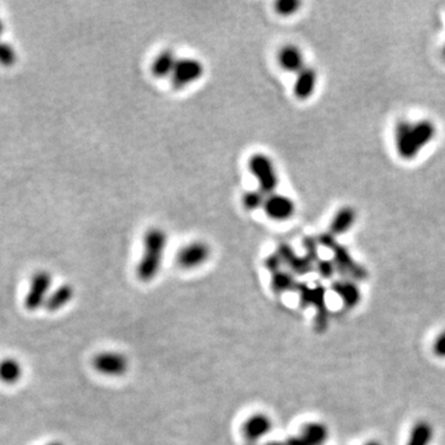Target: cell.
<instances>
[{
	"label": "cell",
	"instance_id": "cell-1",
	"mask_svg": "<svg viewBox=\"0 0 445 445\" xmlns=\"http://www.w3.org/2000/svg\"><path fill=\"white\" fill-rule=\"evenodd\" d=\"M167 235L160 228L150 229L144 238V252L138 263L136 274L142 282L153 281L159 274L164 260Z\"/></svg>",
	"mask_w": 445,
	"mask_h": 445
},
{
	"label": "cell",
	"instance_id": "cell-2",
	"mask_svg": "<svg viewBox=\"0 0 445 445\" xmlns=\"http://www.w3.org/2000/svg\"><path fill=\"white\" fill-rule=\"evenodd\" d=\"M317 240L319 245L332 251L336 270L345 276V279L353 281H364L367 279L365 268L355 261L348 249L340 244L334 235L329 232H322L321 235H318Z\"/></svg>",
	"mask_w": 445,
	"mask_h": 445
},
{
	"label": "cell",
	"instance_id": "cell-3",
	"mask_svg": "<svg viewBox=\"0 0 445 445\" xmlns=\"http://www.w3.org/2000/svg\"><path fill=\"white\" fill-rule=\"evenodd\" d=\"M249 171L259 183L265 195H272L279 186V175L272 160L265 153H254L249 160Z\"/></svg>",
	"mask_w": 445,
	"mask_h": 445
},
{
	"label": "cell",
	"instance_id": "cell-4",
	"mask_svg": "<svg viewBox=\"0 0 445 445\" xmlns=\"http://www.w3.org/2000/svg\"><path fill=\"white\" fill-rule=\"evenodd\" d=\"M52 287V276L47 271H39L31 279L29 291L25 297V307L35 312L45 307Z\"/></svg>",
	"mask_w": 445,
	"mask_h": 445
},
{
	"label": "cell",
	"instance_id": "cell-5",
	"mask_svg": "<svg viewBox=\"0 0 445 445\" xmlns=\"http://www.w3.org/2000/svg\"><path fill=\"white\" fill-rule=\"evenodd\" d=\"M91 365L100 375L108 378H119L128 371L129 360L122 353L107 350L98 353L91 360Z\"/></svg>",
	"mask_w": 445,
	"mask_h": 445
},
{
	"label": "cell",
	"instance_id": "cell-6",
	"mask_svg": "<svg viewBox=\"0 0 445 445\" xmlns=\"http://www.w3.org/2000/svg\"><path fill=\"white\" fill-rule=\"evenodd\" d=\"M204 74L203 63L195 58H180L171 74V85L175 89L189 86Z\"/></svg>",
	"mask_w": 445,
	"mask_h": 445
},
{
	"label": "cell",
	"instance_id": "cell-7",
	"mask_svg": "<svg viewBox=\"0 0 445 445\" xmlns=\"http://www.w3.org/2000/svg\"><path fill=\"white\" fill-rule=\"evenodd\" d=\"M210 257V248L203 241H192L177 252L176 261L183 270L199 268Z\"/></svg>",
	"mask_w": 445,
	"mask_h": 445
},
{
	"label": "cell",
	"instance_id": "cell-8",
	"mask_svg": "<svg viewBox=\"0 0 445 445\" xmlns=\"http://www.w3.org/2000/svg\"><path fill=\"white\" fill-rule=\"evenodd\" d=\"M263 209L270 219L283 221L292 218L296 213V204L287 195L272 193L266 197Z\"/></svg>",
	"mask_w": 445,
	"mask_h": 445
},
{
	"label": "cell",
	"instance_id": "cell-9",
	"mask_svg": "<svg viewBox=\"0 0 445 445\" xmlns=\"http://www.w3.org/2000/svg\"><path fill=\"white\" fill-rule=\"evenodd\" d=\"M274 427L272 420L265 413H254L245 420L241 427L243 437L250 443H255L271 432Z\"/></svg>",
	"mask_w": 445,
	"mask_h": 445
},
{
	"label": "cell",
	"instance_id": "cell-10",
	"mask_svg": "<svg viewBox=\"0 0 445 445\" xmlns=\"http://www.w3.org/2000/svg\"><path fill=\"white\" fill-rule=\"evenodd\" d=\"M276 254L280 257L282 263L286 265L287 268H291L294 274H311L312 271L314 270V266L308 257L305 255L299 257L296 254V251L293 250L292 246L286 244V243L279 245Z\"/></svg>",
	"mask_w": 445,
	"mask_h": 445
},
{
	"label": "cell",
	"instance_id": "cell-11",
	"mask_svg": "<svg viewBox=\"0 0 445 445\" xmlns=\"http://www.w3.org/2000/svg\"><path fill=\"white\" fill-rule=\"evenodd\" d=\"M411 128H412L411 122L401 120L397 122L396 130H395L397 153L404 160L413 159L418 155L412 142Z\"/></svg>",
	"mask_w": 445,
	"mask_h": 445
},
{
	"label": "cell",
	"instance_id": "cell-12",
	"mask_svg": "<svg viewBox=\"0 0 445 445\" xmlns=\"http://www.w3.org/2000/svg\"><path fill=\"white\" fill-rule=\"evenodd\" d=\"M277 61H279L281 68L286 72L299 74L301 69L305 67V57H303L302 51L296 45H291V43L285 45L279 51Z\"/></svg>",
	"mask_w": 445,
	"mask_h": 445
},
{
	"label": "cell",
	"instance_id": "cell-13",
	"mask_svg": "<svg viewBox=\"0 0 445 445\" xmlns=\"http://www.w3.org/2000/svg\"><path fill=\"white\" fill-rule=\"evenodd\" d=\"M317 72L313 68L305 67L301 69L293 85L294 96L301 100H305L311 97L317 86Z\"/></svg>",
	"mask_w": 445,
	"mask_h": 445
},
{
	"label": "cell",
	"instance_id": "cell-14",
	"mask_svg": "<svg viewBox=\"0 0 445 445\" xmlns=\"http://www.w3.org/2000/svg\"><path fill=\"white\" fill-rule=\"evenodd\" d=\"M301 294V301L303 305H314L317 308L318 314L328 313L325 308V288L323 286H316L311 288L305 283H299L297 290Z\"/></svg>",
	"mask_w": 445,
	"mask_h": 445
},
{
	"label": "cell",
	"instance_id": "cell-15",
	"mask_svg": "<svg viewBox=\"0 0 445 445\" xmlns=\"http://www.w3.org/2000/svg\"><path fill=\"white\" fill-rule=\"evenodd\" d=\"M332 287H333V291L340 297L345 307L354 308L359 305L361 301V292L354 281L348 280V279L336 281Z\"/></svg>",
	"mask_w": 445,
	"mask_h": 445
},
{
	"label": "cell",
	"instance_id": "cell-16",
	"mask_svg": "<svg viewBox=\"0 0 445 445\" xmlns=\"http://www.w3.org/2000/svg\"><path fill=\"white\" fill-rule=\"evenodd\" d=\"M176 63H177V58L175 56V52L171 49L164 50L155 57L151 65V74L156 78L171 77Z\"/></svg>",
	"mask_w": 445,
	"mask_h": 445
},
{
	"label": "cell",
	"instance_id": "cell-17",
	"mask_svg": "<svg viewBox=\"0 0 445 445\" xmlns=\"http://www.w3.org/2000/svg\"><path fill=\"white\" fill-rule=\"evenodd\" d=\"M434 135H435V127L433 122L429 120H421L412 124L411 136H412V142L415 151L420 153L423 147L433 140Z\"/></svg>",
	"mask_w": 445,
	"mask_h": 445
},
{
	"label": "cell",
	"instance_id": "cell-18",
	"mask_svg": "<svg viewBox=\"0 0 445 445\" xmlns=\"http://www.w3.org/2000/svg\"><path fill=\"white\" fill-rule=\"evenodd\" d=\"M355 219H356V213L354 209L351 207H343L336 212L330 221L329 234L336 237L349 232L351 226H354Z\"/></svg>",
	"mask_w": 445,
	"mask_h": 445
},
{
	"label": "cell",
	"instance_id": "cell-19",
	"mask_svg": "<svg viewBox=\"0 0 445 445\" xmlns=\"http://www.w3.org/2000/svg\"><path fill=\"white\" fill-rule=\"evenodd\" d=\"M74 294V287L71 285H61L57 287L55 291L50 293L47 301L45 303V308L50 312L60 311L72 301Z\"/></svg>",
	"mask_w": 445,
	"mask_h": 445
},
{
	"label": "cell",
	"instance_id": "cell-20",
	"mask_svg": "<svg viewBox=\"0 0 445 445\" xmlns=\"http://www.w3.org/2000/svg\"><path fill=\"white\" fill-rule=\"evenodd\" d=\"M299 435L307 440L310 445H324V443L328 440L329 432L323 423L311 422L303 426Z\"/></svg>",
	"mask_w": 445,
	"mask_h": 445
},
{
	"label": "cell",
	"instance_id": "cell-21",
	"mask_svg": "<svg viewBox=\"0 0 445 445\" xmlns=\"http://www.w3.org/2000/svg\"><path fill=\"white\" fill-rule=\"evenodd\" d=\"M23 376V366L14 358L0 361V381L6 384H17Z\"/></svg>",
	"mask_w": 445,
	"mask_h": 445
},
{
	"label": "cell",
	"instance_id": "cell-22",
	"mask_svg": "<svg viewBox=\"0 0 445 445\" xmlns=\"http://www.w3.org/2000/svg\"><path fill=\"white\" fill-rule=\"evenodd\" d=\"M433 438V428L426 421L415 423L409 433L407 445H429Z\"/></svg>",
	"mask_w": 445,
	"mask_h": 445
},
{
	"label": "cell",
	"instance_id": "cell-23",
	"mask_svg": "<svg viewBox=\"0 0 445 445\" xmlns=\"http://www.w3.org/2000/svg\"><path fill=\"white\" fill-rule=\"evenodd\" d=\"M271 274H272V288L274 292L283 293L286 291L297 290L299 282L294 280V277L290 272L283 271L282 268L271 271Z\"/></svg>",
	"mask_w": 445,
	"mask_h": 445
},
{
	"label": "cell",
	"instance_id": "cell-24",
	"mask_svg": "<svg viewBox=\"0 0 445 445\" xmlns=\"http://www.w3.org/2000/svg\"><path fill=\"white\" fill-rule=\"evenodd\" d=\"M268 195H265L263 191L257 189V191H249L245 192L241 201H243V206H244L246 210H257L260 208H263L265 201H266Z\"/></svg>",
	"mask_w": 445,
	"mask_h": 445
},
{
	"label": "cell",
	"instance_id": "cell-25",
	"mask_svg": "<svg viewBox=\"0 0 445 445\" xmlns=\"http://www.w3.org/2000/svg\"><path fill=\"white\" fill-rule=\"evenodd\" d=\"M302 3L299 0H279L274 3V10L281 17H291L299 12Z\"/></svg>",
	"mask_w": 445,
	"mask_h": 445
},
{
	"label": "cell",
	"instance_id": "cell-26",
	"mask_svg": "<svg viewBox=\"0 0 445 445\" xmlns=\"http://www.w3.org/2000/svg\"><path fill=\"white\" fill-rule=\"evenodd\" d=\"M15 62H17V54L14 49L8 43L0 41V65L9 67V66H12Z\"/></svg>",
	"mask_w": 445,
	"mask_h": 445
},
{
	"label": "cell",
	"instance_id": "cell-27",
	"mask_svg": "<svg viewBox=\"0 0 445 445\" xmlns=\"http://www.w3.org/2000/svg\"><path fill=\"white\" fill-rule=\"evenodd\" d=\"M316 270L318 271V274H321L323 279H330L333 277V274L336 272V266L333 261L330 260H324L322 259L319 263L316 265Z\"/></svg>",
	"mask_w": 445,
	"mask_h": 445
},
{
	"label": "cell",
	"instance_id": "cell-28",
	"mask_svg": "<svg viewBox=\"0 0 445 445\" xmlns=\"http://www.w3.org/2000/svg\"><path fill=\"white\" fill-rule=\"evenodd\" d=\"M434 354L439 358H445V330L442 332L433 344Z\"/></svg>",
	"mask_w": 445,
	"mask_h": 445
},
{
	"label": "cell",
	"instance_id": "cell-29",
	"mask_svg": "<svg viewBox=\"0 0 445 445\" xmlns=\"http://www.w3.org/2000/svg\"><path fill=\"white\" fill-rule=\"evenodd\" d=\"M286 445H310L307 440L303 439L301 435H296V437H291L288 439L285 440Z\"/></svg>",
	"mask_w": 445,
	"mask_h": 445
},
{
	"label": "cell",
	"instance_id": "cell-30",
	"mask_svg": "<svg viewBox=\"0 0 445 445\" xmlns=\"http://www.w3.org/2000/svg\"><path fill=\"white\" fill-rule=\"evenodd\" d=\"M266 445H286L285 444V442H270V443H268Z\"/></svg>",
	"mask_w": 445,
	"mask_h": 445
},
{
	"label": "cell",
	"instance_id": "cell-31",
	"mask_svg": "<svg viewBox=\"0 0 445 445\" xmlns=\"http://www.w3.org/2000/svg\"><path fill=\"white\" fill-rule=\"evenodd\" d=\"M46 445H65L63 443H61V442H58V440H54V442H50L49 444Z\"/></svg>",
	"mask_w": 445,
	"mask_h": 445
},
{
	"label": "cell",
	"instance_id": "cell-32",
	"mask_svg": "<svg viewBox=\"0 0 445 445\" xmlns=\"http://www.w3.org/2000/svg\"><path fill=\"white\" fill-rule=\"evenodd\" d=\"M364 445H381V443H378L376 440H371V442H367V443Z\"/></svg>",
	"mask_w": 445,
	"mask_h": 445
},
{
	"label": "cell",
	"instance_id": "cell-33",
	"mask_svg": "<svg viewBox=\"0 0 445 445\" xmlns=\"http://www.w3.org/2000/svg\"><path fill=\"white\" fill-rule=\"evenodd\" d=\"M3 31H4V26H3V23H1V20H0V36L3 35Z\"/></svg>",
	"mask_w": 445,
	"mask_h": 445
},
{
	"label": "cell",
	"instance_id": "cell-34",
	"mask_svg": "<svg viewBox=\"0 0 445 445\" xmlns=\"http://www.w3.org/2000/svg\"><path fill=\"white\" fill-rule=\"evenodd\" d=\"M444 55H445V47H444Z\"/></svg>",
	"mask_w": 445,
	"mask_h": 445
}]
</instances>
